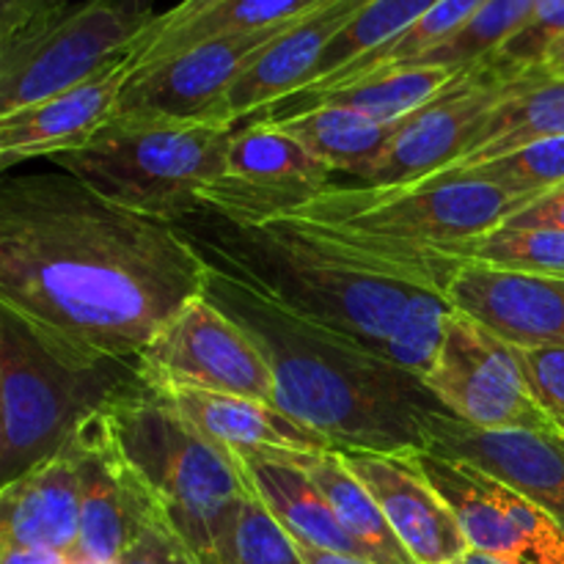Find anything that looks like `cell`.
Returning <instances> with one entry per match:
<instances>
[{
  "instance_id": "1",
  "label": "cell",
  "mask_w": 564,
  "mask_h": 564,
  "mask_svg": "<svg viewBox=\"0 0 564 564\" xmlns=\"http://www.w3.org/2000/svg\"><path fill=\"white\" fill-rule=\"evenodd\" d=\"M204 279L207 259L180 226L116 207L66 171L0 185V303L66 339L141 356Z\"/></svg>"
},
{
  "instance_id": "2",
  "label": "cell",
  "mask_w": 564,
  "mask_h": 564,
  "mask_svg": "<svg viewBox=\"0 0 564 564\" xmlns=\"http://www.w3.org/2000/svg\"><path fill=\"white\" fill-rule=\"evenodd\" d=\"M204 297L259 347L273 372V405L334 449L422 452L433 419L449 413L419 375L303 317L237 270L207 259Z\"/></svg>"
},
{
  "instance_id": "3",
  "label": "cell",
  "mask_w": 564,
  "mask_h": 564,
  "mask_svg": "<svg viewBox=\"0 0 564 564\" xmlns=\"http://www.w3.org/2000/svg\"><path fill=\"white\" fill-rule=\"evenodd\" d=\"M176 226L204 259L248 275L297 314L386 358L402 330L452 312L438 273L380 257L308 220L235 224L202 213Z\"/></svg>"
},
{
  "instance_id": "4",
  "label": "cell",
  "mask_w": 564,
  "mask_h": 564,
  "mask_svg": "<svg viewBox=\"0 0 564 564\" xmlns=\"http://www.w3.org/2000/svg\"><path fill=\"white\" fill-rule=\"evenodd\" d=\"M141 389L138 356L99 352L0 303V488L64 452L86 419Z\"/></svg>"
},
{
  "instance_id": "5",
  "label": "cell",
  "mask_w": 564,
  "mask_h": 564,
  "mask_svg": "<svg viewBox=\"0 0 564 564\" xmlns=\"http://www.w3.org/2000/svg\"><path fill=\"white\" fill-rule=\"evenodd\" d=\"M121 446L196 564H235V534L251 490L240 460L187 427L152 389L110 408Z\"/></svg>"
},
{
  "instance_id": "6",
  "label": "cell",
  "mask_w": 564,
  "mask_h": 564,
  "mask_svg": "<svg viewBox=\"0 0 564 564\" xmlns=\"http://www.w3.org/2000/svg\"><path fill=\"white\" fill-rule=\"evenodd\" d=\"M235 130L213 119L116 116L91 143L50 163L116 207L176 226L207 213L204 191L224 176Z\"/></svg>"
},
{
  "instance_id": "7",
  "label": "cell",
  "mask_w": 564,
  "mask_h": 564,
  "mask_svg": "<svg viewBox=\"0 0 564 564\" xmlns=\"http://www.w3.org/2000/svg\"><path fill=\"white\" fill-rule=\"evenodd\" d=\"M527 204V198L455 171L408 185H330L286 218L308 220L364 246L433 257L499 229Z\"/></svg>"
},
{
  "instance_id": "8",
  "label": "cell",
  "mask_w": 564,
  "mask_h": 564,
  "mask_svg": "<svg viewBox=\"0 0 564 564\" xmlns=\"http://www.w3.org/2000/svg\"><path fill=\"white\" fill-rule=\"evenodd\" d=\"M154 0H86L28 42L0 50V116L42 102L132 53Z\"/></svg>"
},
{
  "instance_id": "9",
  "label": "cell",
  "mask_w": 564,
  "mask_h": 564,
  "mask_svg": "<svg viewBox=\"0 0 564 564\" xmlns=\"http://www.w3.org/2000/svg\"><path fill=\"white\" fill-rule=\"evenodd\" d=\"M424 383L452 416L471 427L564 435L562 424L534 400L512 347L460 312L449 314Z\"/></svg>"
},
{
  "instance_id": "10",
  "label": "cell",
  "mask_w": 564,
  "mask_h": 564,
  "mask_svg": "<svg viewBox=\"0 0 564 564\" xmlns=\"http://www.w3.org/2000/svg\"><path fill=\"white\" fill-rule=\"evenodd\" d=\"M149 389H198L273 405V372L251 336L213 301L193 297L138 356Z\"/></svg>"
},
{
  "instance_id": "11",
  "label": "cell",
  "mask_w": 564,
  "mask_h": 564,
  "mask_svg": "<svg viewBox=\"0 0 564 564\" xmlns=\"http://www.w3.org/2000/svg\"><path fill=\"white\" fill-rule=\"evenodd\" d=\"M330 176L334 171L290 132L257 119L231 135L226 171L204 191V207L235 224H268L334 185Z\"/></svg>"
},
{
  "instance_id": "12",
  "label": "cell",
  "mask_w": 564,
  "mask_h": 564,
  "mask_svg": "<svg viewBox=\"0 0 564 564\" xmlns=\"http://www.w3.org/2000/svg\"><path fill=\"white\" fill-rule=\"evenodd\" d=\"M518 83L507 80L485 61L463 69L441 97L397 124L389 147L358 185H408L444 174L466 158L485 121Z\"/></svg>"
},
{
  "instance_id": "13",
  "label": "cell",
  "mask_w": 564,
  "mask_h": 564,
  "mask_svg": "<svg viewBox=\"0 0 564 564\" xmlns=\"http://www.w3.org/2000/svg\"><path fill=\"white\" fill-rule=\"evenodd\" d=\"M306 17V14H303ZM253 28L207 39L163 64L132 75L121 94L119 113L124 119H220L235 83L292 31L297 22Z\"/></svg>"
},
{
  "instance_id": "14",
  "label": "cell",
  "mask_w": 564,
  "mask_h": 564,
  "mask_svg": "<svg viewBox=\"0 0 564 564\" xmlns=\"http://www.w3.org/2000/svg\"><path fill=\"white\" fill-rule=\"evenodd\" d=\"M413 460L449 501L471 551L505 564H564V529L532 501L433 449L413 452Z\"/></svg>"
},
{
  "instance_id": "15",
  "label": "cell",
  "mask_w": 564,
  "mask_h": 564,
  "mask_svg": "<svg viewBox=\"0 0 564 564\" xmlns=\"http://www.w3.org/2000/svg\"><path fill=\"white\" fill-rule=\"evenodd\" d=\"M66 449L80 482L77 560L119 564L143 523L160 512L158 501L127 457L110 408L86 419Z\"/></svg>"
},
{
  "instance_id": "16",
  "label": "cell",
  "mask_w": 564,
  "mask_h": 564,
  "mask_svg": "<svg viewBox=\"0 0 564 564\" xmlns=\"http://www.w3.org/2000/svg\"><path fill=\"white\" fill-rule=\"evenodd\" d=\"M427 449L499 479L564 529V435L479 430L441 413L430 424Z\"/></svg>"
},
{
  "instance_id": "17",
  "label": "cell",
  "mask_w": 564,
  "mask_h": 564,
  "mask_svg": "<svg viewBox=\"0 0 564 564\" xmlns=\"http://www.w3.org/2000/svg\"><path fill=\"white\" fill-rule=\"evenodd\" d=\"M416 564H457L471 551L449 501L411 455L339 449Z\"/></svg>"
},
{
  "instance_id": "18",
  "label": "cell",
  "mask_w": 564,
  "mask_h": 564,
  "mask_svg": "<svg viewBox=\"0 0 564 564\" xmlns=\"http://www.w3.org/2000/svg\"><path fill=\"white\" fill-rule=\"evenodd\" d=\"M130 80L132 58L124 55L66 91L0 116V169L36 158L53 160L91 143L116 119Z\"/></svg>"
},
{
  "instance_id": "19",
  "label": "cell",
  "mask_w": 564,
  "mask_h": 564,
  "mask_svg": "<svg viewBox=\"0 0 564 564\" xmlns=\"http://www.w3.org/2000/svg\"><path fill=\"white\" fill-rule=\"evenodd\" d=\"M446 301L510 347H564V279L460 262Z\"/></svg>"
},
{
  "instance_id": "20",
  "label": "cell",
  "mask_w": 564,
  "mask_h": 564,
  "mask_svg": "<svg viewBox=\"0 0 564 564\" xmlns=\"http://www.w3.org/2000/svg\"><path fill=\"white\" fill-rule=\"evenodd\" d=\"M154 394L187 427L235 457H262L306 466L312 457L334 449L314 430L303 427L270 402L198 389H158Z\"/></svg>"
},
{
  "instance_id": "21",
  "label": "cell",
  "mask_w": 564,
  "mask_h": 564,
  "mask_svg": "<svg viewBox=\"0 0 564 564\" xmlns=\"http://www.w3.org/2000/svg\"><path fill=\"white\" fill-rule=\"evenodd\" d=\"M372 0H325L308 11L286 36H281L226 97L220 119L226 124H246L259 119L284 99L295 97L308 86L328 44L356 20V14Z\"/></svg>"
},
{
  "instance_id": "22",
  "label": "cell",
  "mask_w": 564,
  "mask_h": 564,
  "mask_svg": "<svg viewBox=\"0 0 564 564\" xmlns=\"http://www.w3.org/2000/svg\"><path fill=\"white\" fill-rule=\"evenodd\" d=\"M80 482L69 449L0 488V549L58 551L77 556Z\"/></svg>"
},
{
  "instance_id": "23",
  "label": "cell",
  "mask_w": 564,
  "mask_h": 564,
  "mask_svg": "<svg viewBox=\"0 0 564 564\" xmlns=\"http://www.w3.org/2000/svg\"><path fill=\"white\" fill-rule=\"evenodd\" d=\"M253 494L264 501L275 521L290 532L295 543L308 549L330 551L364 560L361 549L339 527L323 490L297 463L262 460V457H237ZM367 562V560H364Z\"/></svg>"
},
{
  "instance_id": "24",
  "label": "cell",
  "mask_w": 564,
  "mask_h": 564,
  "mask_svg": "<svg viewBox=\"0 0 564 564\" xmlns=\"http://www.w3.org/2000/svg\"><path fill=\"white\" fill-rule=\"evenodd\" d=\"M460 72L463 69H449V66H400V69L378 72L350 86L330 88L312 97H290L259 119H275L292 110L312 108V105H336V108L364 113L380 124H397L441 97Z\"/></svg>"
},
{
  "instance_id": "25",
  "label": "cell",
  "mask_w": 564,
  "mask_h": 564,
  "mask_svg": "<svg viewBox=\"0 0 564 564\" xmlns=\"http://www.w3.org/2000/svg\"><path fill=\"white\" fill-rule=\"evenodd\" d=\"M551 138H564V80L540 72L518 83L501 99L499 108L485 121L477 143L446 171H463Z\"/></svg>"
},
{
  "instance_id": "26",
  "label": "cell",
  "mask_w": 564,
  "mask_h": 564,
  "mask_svg": "<svg viewBox=\"0 0 564 564\" xmlns=\"http://www.w3.org/2000/svg\"><path fill=\"white\" fill-rule=\"evenodd\" d=\"M268 121L290 132L334 174H347L358 182L383 154L400 124V121L380 124L364 113L336 108V105H312V108L292 110V113L275 116Z\"/></svg>"
},
{
  "instance_id": "27",
  "label": "cell",
  "mask_w": 564,
  "mask_h": 564,
  "mask_svg": "<svg viewBox=\"0 0 564 564\" xmlns=\"http://www.w3.org/2000/svg\"><path fill=\"white\" fill-rule=\"evenodd\" d=\"M303 468L323 490L336 521L350 534L352 543L361 549L364 560L372 564H416L405 551V545L400 543L394 529L389 527L375 496L350 471L339 449H328L312 457Z\"/></svg>"
},
{
  "instance_id": "28",
  "label": "cell",
  "mask_w": 564,
  "mask_h": 564,
  "mask_svg": "<svg viewBox=\"0 0 564 564\" xmlns=\"http://www.w3.org/2000/svg\"><path fill=\"white\" fill-rule=\"evenodd\" d=\"M482 3L485 0H438L427 14L419 17L408 31H402L397 39H391L389 44L378 47L375 53L364 55V58L352 61L345 69L312 83V86H306L303 91H297L295 97H312V94L330 91V88L350 86V83L364 80V77L378 75V72L413 66L416 61H422L424 55L433 53L435 47L449 42V39L455 36L479 9H482Z\"/></svg>"
},
{
  "instance_id": "29",
  "label": "cell",
  "mask_w": 564,
  "mask_h": 564,
  "mask_svg": "<svg viewBox=\"0 0 564 564\" xmlns=\"http://www.w3.org/2000/svg\"><path fill=\"white\" fill-rule=\"evenodd\" d=\"M323 3L325 0H226L218 9L207 11V14L198 17V20L187 22L180 31L165 33L158 42L130 53L132 75H138V72L143 69H152V66L163 64V61L196 47V44L207 42V39L297 20V17L308 14V11H314Z\"/></svg>"
},
{
  "instance_id": "30",
  "label": "cell",
  "mask_w": 564,
  "mask_h": 564,
  "mask_svg": "<svg viewBox=\"0 0 564 564\" xmlns=\"http://www.w3.org/2000/svg\"><path fill=\"white\" fill-rule=\"evenodd\" d=\"M452 262L485 264L496 270L564 279V231L556 229H512L499 226L477 240L444 248Z\"/></svg>"
},
{
  "instance_id": "31",
  "label": "cell",
  "mask_w": 564,
  "mask_h": 564,
  "mask_svg": "<svg viewBox=\"0 0 564 564\" xmlns=\"http://www.w3.org/2000/svg\"><path fill=\"white\" fill-rule=\"evenodd\" d=\"M438 0H372L367 9L356 14V20L328 44V50L319 58L317 72L308 80V86L334 72L345 69L352 61L375 53L378 47L389 44L402 31L413 25L422 14H427Z\"/></svg>"
},
{
  "instance_id": "32",
  "label": "cell",
  "mask_w": 564,
  "mask_h": 564,
  "mask_svg": "<svg viewBox=\"0 0 564 564\" xmlns=\"http://www.w3.org/2000/svg\"><path fill=\"white\" fill-rule=\"evenodd\" d=\"M538 0H485L482 9L441 47L424 55L413 66H449V69H468L482 64L499 47H505L523 28Z\"/></svg>"
},
{
  "instance_id": "33",
  "label": "cell",
  "mask_w": 564,
  "mask_h": 564,
  "mask_svg": "<svg viewBox=\"0 0 564 564\" xmlns=\"http://www.w3.org/2000/svg\"><path fill=\"white\" fill-rule=\"evenodd\" d=\"M446 174H455V171H446ZM460 174H471L501 187L510 196L532 202L564 182V138H551V141L532 143L501 158L482 160L463 169Z\"/></svg>"
},
{
  "instance_id": "34",
  "label": "cell",
  "mask_w": 564,
  "mask_h": 564,
  "mask_svg": "<svg viewBox=\"0 0 564 564\" xmlns=\"http://www.w3.org/2000/svg\"><path fill=\"white\" fill-rule=\"evenodd\" d=\"M564 36V0H538L521 31L496 50L485 64L507 80H523L543 72L545 55Z\"/></svg>"
},
{
  "instance_id": "35",
  "label": "cell",
  "mask_w": 564,
  "mask_h": 564,
  "mask_svg": "<svg viewBox=\"0 0 564 564\" xmlns=\"http://www.w3.org/2000/svg\"><path fill=\"white\" fill-rule=\"evenodd\" d=\"M235 564H303L297 543L253 494L242 501L235 534Z\"/></svg>"
},
{
  "instance_id": "36",
  "label": "cell",
  "mask_w": 564,
  "mask_h": 564,
  "mask_svg": "<svg viewBox=\"0 0 564 564\" xmlns=\"http://www.w3.org/2000/svg\"><path fill=\"white\" fill-rule=\"evenodd\" d=\"M534 400L564 427V347H512Z\"/></svg>"
},
{
  "instance_id": "37",
  "label": "cell",
  "mask_w": 564,
  "mask_h": 564,
  "mask_svg": "<svg viewBox=\"0 0 564 564\" xmlns=\"http://www.w3.org/2000/svg\"><path fill=\"white\" fill-rule=\"evenodd\" d=\"M72 9V0H0V50L47 31Z\"/></svg>"
},
{
  "instance_id": "38",
  "label": "cell",
  "mask_w": 564,
  "mask_h": 564,
  "mask_svg": "<svg viewBox=\"0 0 564 564\" xmlns=\"http://www.w3.org/2000/svg\"><path fill=\"white\" fill-rule=\"evenodd\" d=\"M119 564H196L193 556L187 554V549L182 545V540L176 538L174 529L169 527V521L163 518V512H154L147 523L141 527V532L135 534V540L130 543V549L124 551Z\"/></svg>"
},
{
  "instance_id": "39",
  "label": "cell",
  "mask_w": 564,
  "mask_h": 564,
  "mask_svg": "<svg viewBox=\"0 0 564 564\" xmlns=\"http://www.w3.org/2000/svg\"><path fill=\"white\" fill-rule=\"evenodd\" d=\"M501 226L512 229H556L564 231V182L551 187L543 196L532 198L527 207L518 209L512 218H507Z\"/></svg>"
},
{
  "instance_id": "40",
  "label": "cell",
  "mask_w": 564,
  "mask_h": 564,
  "mask_svg": "<svg viewBox=\"0 0 564 564\" xmlns=\"http://www.w3.org/2000/svg\"><path fill=\"white\" fill-rule=\"evenodd\" d=\"M220 3H226V0H180L174 9L158 14V20H154L152 25H149V31L141 36V42L132 47V53H135V50H141V47H147V44L158 42L160 36H165V33L180 31V28H185L187 22L198 20V17H204L207 11L218 9Z\"/></svg>"
},
{
  "instance_id": "41",
  "label": "cell",
  "mask_w": 564,
  "mask_h": 564,
  "mask_svg": "<svg viewBox=\"0 0 564 564\" xmlns=\"http://www.w3.org/2000/svg\"><path fill=\"white\" fill-rule=\"evenodd\" d=\"M0 564H77V556L36 549H0Z\"/></svg>"
},
{
  "instance_id": "42",
  "label": "cell",
  "mask_w": 564,
  "mask_h": 564,
  "mask_svg": "<svg viewBox=\"0 0 564 564\" xmlns=\"http://www.w3.org/2000/svg\"><path fill=\"white\" fill-rule=\"evenodd\" d=\"M297 551H301L303 564H372L356 560V556H345V554H330V551H319V549H308V545L297 543Z\"/></svg>"
},
{
  "instance_id": "43",
  "label": "cell",
  "mask_w": 564,
  "mask_h": 564,
  "mask_svg": "<svg viewBox=\"0 0 564 564\" xmlns=\"http://www.w3.org/2000/svg\"><path fill=\"white\" fill-rule=\"evenodd\" d=\"M543 72L549 77H560V80H564V36L551 47V53L545 55Z\"/></svg>"
},
{
  "instance_id": "44",
  "label": "cell",
  "mask_w": 564,
  "mask_h": 564,
  "mask_svg": "<svg viewBox=\"0 0 564 564\" xmlns=\"http://www.w3.org/2000/svg\"><path fill=\"white\" fill-rule=\"evenodd\" d=\"M457 564H505V562L494 560V556H488V554H479V551H468V554L463 556Z\"/></svg>"
},
{
  "instance_id": "45",
  "label": "cell",
  "mask_w": 564,
  "mask_h": 564,
  "mask_svg": "<svg viewBox=\"0 0 564 564\" xmlns=\"http://www.w3.org/2000/svg\"><path fill=\"white\" fill-rule=\"evenodd\" d=\"M77 564H97V562H86V560H77Z\"/></svg>"
}]
</instances>
